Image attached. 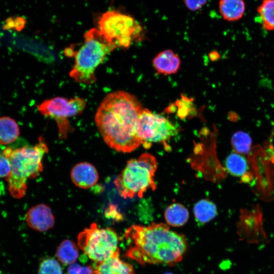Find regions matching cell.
Wrapping results in <instances>:
<instances>
[{
	"label": "cell",
	"mask_w": 274,
	"mask_h": 274,
	"mask_svg": "<svg viewBox=\"0 0 274 274\" xmlns=\"http://www.w3.org/2000/svg\"><path fill=\"white\" fill-rule=\"evenodd\" d=\"M143 109L135 96L125 91H114L104 98L96 111L95 121L110 147L126 153L141 144L136 126Z\"/></svg>",
	"instance_id": "1"
},
{
	"label": "cell",
	"mask_w": 274,
	"mask_h": 274,
	"mask_svg": "<svg viewBox=\"0 0 274 274\" xmlns=\"http://www.w3.org/2000/svg\"><path fill=\"white\" fill-rule=\"evenodd\" d=\"M125 236L129 244L127 256L142 265H174L182 259L187 247L184 235L163 223L132 225Z\"/></svg>",
	"instance_id": "2"
},
{
	"label": "cell",
	"mask_w": 274,
	"mask_h": 274,
	"mask_svg": "<svg viewBox=\"0 0 274 274\" xmlns=\"http://www.w3.org/2000/svg\"><path fill=\"white\" fill-rule=\"evenodd\" d=\"M48 151V147L41 138L33 146L15 149L7 147L4 150L3 154L10 161L11 172L6 180L13 197L19 199L25 195L28 180L37 177L43 171L42 159Z\"/></svg>",
	"instance_id": "3"
},
{
	"label": "cell",
	"mask_w": 274,
	"mask_h": 274,
	"mask_svg": "<svg viewBox=\"0 0 274 274\" xmlns=\"http://www.w3.org/2000/svg\"><path fill=\"white\" fill-rule=\"evenodd\" d=\"M83 45L75 55V64L70 76L77 82L91 84L96 81L95 71L106 56L116 48L109 43L97 28L84 35Z\"/></svg>",
	"instance_id": "4"
},
{
	"label": "cell",
	"mask_w": 274,
	"mask_h": 274,
	"mask_svg": "<svg viewBox=\"0 0 274 274\" xmlns=\"http://www.w3.org/2000/svg\"><path fill=\"white\" fill-rule=\"evenodd\" d=\"M157 166L156 158L148 153L129 160L114 181L120 195L125 198L142 197L147 190H155L156 185L153 178Z\"/></svg>",
	"instance_id": "5"
},
{
	"label": "cell",
	"mask_w": 274,
	"mask_h": 274,
	"mask_svg": "<svg viewBox=\"0 0 274 274\" xmlns=\"http://www.w3.org/2000/svg\"><path fill=\"white\" fill-rule=\"evenodd\" d=\"M97 24L100 34L116 48H127L143 31L142 26L134 18L117 10L103 13Z\"/></svg>",
	"instance_id": "6"
},
{
	"label": "cell",
	"mask_w": 274,
	"mask_h": 274,
	"mask_svg": "<svg viewBox=\"0 0 274 274\" xmlns=\"http://www.w3.org/2000/svg\"><path fill=\"white\" fill-rule=\"evenodd\" d=\"M78 243L88 257L97 263L119 255L116 232L110 228H98L95 223L79 233Z\"/></svg>",
	"instance_id": "7"
},
{
	"label": "cell",
	"mask_w": 274,
	"mask_h": 274,
	"mask_svg": "<svg viewBox=\"0 0 274 274\" xmlns=\"http://www.w3.org/2000/svg\"><path fill=\"white\" fill-rule=\"evenodd\" d=\"M136 132L146 148L153 143H160L168 148L167 142L177 135L178 129L165 116L143 109L138 119Z\"/></svg>",
	"instance_id": "8"
},
{
	"label": "cell",
	"mask_w": 274,
	"mask_h": 274,
	"mask_svg": "<svg viewBox=\"0 0 274 274\" xmlns=\"http://www.w3.org/2000/svg\"><path fill=\"white\" fill-rule=\"evenodd\" d=\"M86 106V100L81 97L67 99L56 97L44 100L38 108L43 115L55 120L60 136L63 138L69 129L67 119L81 113Z\"/></svg>",
	"instance_id": "9"
},
{
	"label": "cell",
	"mask_w": 274,
	"mask_h": 274,
	"mask_svg": "<svg viewBox=\"0 0 274 274\" xmlns=\"http://www.w3.org/2000/svg\"><path fill=\"white\" fill-rule=\"evenodd\" d=\"M27 225L35 230L45 231L52 228L55 219L50 208L39 204L30 208L25 216Z\"/></svg>",
	"instance_id": "10"
},
{
	"label": "cell",
	"mask_w": 274,
	"mask_h": 274,
	"mask_svg": "<svg viewBox=\"0 0 274 274\" xmlns=\"http://www.w3.org/2000/svg\"><path fill=\"white\" fill-rule=\"evenodd\" d=\"M71 177L75 185L81 188L88 189L96 184L98 180V174L92 164L83 162L77 164L73 167Z\"/></svg>",
	"instance_id": "11"
},
{
	"label": "cell",
	"mask_w": 274,
	"mask_h": 274,
	"mask_svg": "<svg viewBox=\"0 0 274 274\" xmlns=\"http://www.w3.org/2000/svg\"><path fill=\"white\" fill-rule=\"evenodd\" d=\"M181 60L179 56L173 51L166 50L158 53L153 60L155 70L163 75L176 73L179 70Z\"/></svg>",
	"instance_id": "12"
},
{
	"label": "cell",
	"mask_w": 274,
	"mask_h": 274,
	"mask_svg": "<svg viewBox=\"0 0 274 274\" xmlns=\"http://www.w3.org/2000/svg\"><path fill=\"white\" fill-rule=\"evenodd\" d=\"M93 274H134V270L131 264L115 256L97 263Z\"/></svg>",
	"instance_id": "13"
},
{
	"label": "cell",
	"mask_w": 274,
	"mask_h": 274,
	"mask_svg": "<svg viewBox=\"0 0 274 274\" xmlns=\"http://www.w3.org/2000/svg\"><path fill=\"white\" fill-rule=\"evenodd\" d=\"M244 0H220L219 10L223 18L228 21L241 19L245 12Z\"/></svg>",
	"instance_id": "14"
},
{
	"label": "cell",
	"mask_w": 274,
	"mask_h": 274,
	"mask_svg": "<svg viewBox=\"0 0 274 274\" xmlns=\"http://www.w3.org/2000/svg\"><path fill=\"white\" fill-rule=\"evenodd\" d=\"M20 133L15 120L9 117H0V144L8 145L14 142Z\"/></svg>",
	"instance_id": "15"
},
{
	"label": "cell",
	"mask_w": 274,
	"mask_h": 274,
	"mask_svg": "<svg viewBox=\"0 0 274 274\" xmlns=\"http://www.w3.org/2000/svg\"><path fill=\"white\" fill-rule=\"evenodd\" d=\"M189 215L187 209L178 203L172 204L166 208L164 212L167 223L174 227L184 225L189 219Z\"/></svg>",
	"instance_id": "16"
},
{
	"label": "cell",
	"mask_w": 274,
	"mask_h": 274,
	"mask_svg": "<svg viewBox=\"0 0 274 274\" xmlns=\"http://www.w3.org/2000/svg\"><path fill=\"white\" fill-rule=\"evenodd\" d=\"M193 212L198 222L206 223L216 216L217 209L213 202L207 199H201L195 203Z\"/></svg>",
	"instance_id": "17"
},
{
	"label": "cell",
	"mask_w": 274,
	"mask_h": 274,
	"mask_svg": "<svg viewBox=\"0 0 274 274\" xmlns=\"http://www.w3.org/2000/svg\"><path fill=\"white\" fill-rule=\"evenodd\" d=\"M78 256L79 250L77 246L68 239L63 241L57 247L56 252L57 259L65 265L75 263Z\"/></svg>",
	"instance_id": "18"
},
{
	"label": "cell",
	"mask_w": 274,
	"mask_h": 274,
	"mask_svg": "<svg viewBox=\"0 0 274 274\" xmlns=\"http://www.w3.org/2000/svg\"><path fill=\"white\" fill-rule=\"evenodd\" d=\"M225 166L228 172L235 177H242L248 169L246 159L242 154L231 153L225 159Z\"/></svg>",
	"instance_id": "19"
},
{
	"label": "cell",
	"mask_w": 274,
	"mask_h": 274,
	"mask_svg": "<svg viewBox=\"0 0 274 274\" xmlns=\"http://www.w3.org/2000/svg\"><path fill=\"white\" fill-rule=\"evenodd\" d=\"M262 27L267 30H274V0H262L257 8Z\"/></svg>",
	"instance_id": "20"
},
{
	"label": "cell",
	"mask_w": 274,
	"mask_h": 274,
	"mask_svg": "<svg viewBox=\"0 0 274 274\" xmlns=\"http://www.w3.org/2000/svg\"><path fill=\"white\" fill-rule=\"evenodd\" d=\"M231 143L235 152L240 154H247L251 150L252 139L247 132L238 131L232 135Z\"/></svg>",
	"instance_id": "21"
},
{
	"label": "cell",
	"mask_w": 274,
	"mask_h": 274,
	"mask_svg": "<svg viewBox=\"0 0 274 274\" xmlns=\"http://www.w3.org/2000/svg\"><path fill=\"white\" fill-rule=\"evenodd\" d=\"M38 274H62V269L57 261L48 258L40 264Z\"/></svg>",
	"instance_id": "22"
},
{
	"label": "cell",
	"mask_w": 274,
	"mask_h": 274,
	"mask_svg": "<svg viewBox=\"0 0 274 274\" xmlns=\"http://www.w3.org/2000/svg\"><path fill=\"white\" fill-rule=\"evenodd\" d=\"M94 269L91 266H82L78 263L70 265L67 270V274H93Z\"/></svg>",
	"instance_id": "23"
},
{
	"label": "cell",
	"mask_w": 274,
	"mask_h": 274,
	"mask_svg": "<svg viewBox=\"0 0 274 274\" xmlns=\"http://www.w3.org/2000/svg\"><path fill=\"white\" fill-rule=\"evenodd\" d=\"M11 172V164L8 158L0 153V178H7Z\"/></svg>",
	"instance_id": "24"
},
{
	"label": "cell",
	"mask_w": 274,
	"mask_h": 274,
	"mask_svg": "<svg viewBox=\"0 0 274 274\" xmlns=\"http://www.w3.org/2000/svg\"><path fill=\"white\" fill-rule=\"evenodd\" d=\"M186 7L191 11H196L203 7L208 0H183Z\"/></svg>",
	"instance_id": "25"
},
{
	"label": "cell",
	"mask_w": 274,
	"mask_h": 274,
	"mask_svg": "<svg viewBox=\"0 0 274 274\" xmlns=\"http://www.w3.org/2000/svg\"><path fill=\"white\" fill-rule=\"evenodd\" d=\"M165 274H172L170 273H165Z\"/></svg>",
	"instance_id": "26"
}]
</instances>
